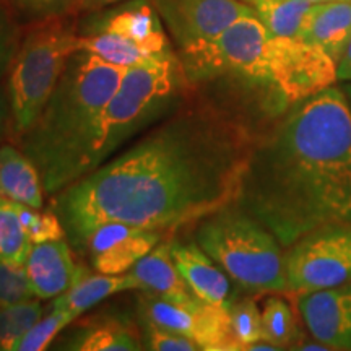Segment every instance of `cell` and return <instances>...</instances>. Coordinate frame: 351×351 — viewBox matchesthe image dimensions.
Instances as JSON below:
<instances>
[{"mask_svg": "<svg viewBox=\"0 0 351 351\" xmlns=\"http://www.w3.org/2000/svg\"><path fill=\"white\" fill-rule=\"evenodd\" d=\"M191 91L181 59L174 51L127 67L101 117L93 169L116 155L127 142L174 112Z\"/></svg>", "mask_w": 351, "mask_h": 351, "instance_id": "obj_4", "label": "cell"}, {"mask_svg": "<svg viewBox=\"0 0 351 351\" xmlns=\"http://www.w3.org/2000/svg\"><path fill=\"white\" fill-rule=\"evenodd\" d=\"M19 38L13 21L8 16L5 8L0 3V78L5 75L7 70H10L13 57L19 49Z\"/></svg>", "mask_w": 351, "mask_h": 351, "instance_id": "obj_33", "label": "cell"}, {"mask_svg": "<svg viewBox=\"0 0 351 351\" xmlns=\"http://www.w3.org/2000/svg\"><path fill=\"white\" fill-rule=\"evenodd\" d=\"M288 291L295 295L351 282V223H330L288 247Z\"/></svg>", "mask_w": 351, "mask_h": 351, "instance_id": "obj_8", "label": "cell"}, {"mask_svg": "<svg viewBox=\"0 0 351 351\" xmlns=\"http://www.w3.org/2000/svg\"><path fill=\"white\" fill-rule=\"evenodd\" d=\"M179 51L207 44L256 8L243 0H152Z\"/></svg>", "mask_w": 351, "mask_h": 351, "instance_id": "obj_11", "label": "cell"}, {"mask_svg": "<svg viewBox=\"0 0 351 351\" xmlns=\"http://www.w3.org/2000/svg\"><path fill=\"white\" fill-rule=\"evenodd\" d=\"M140 317L158 326L189 337L207 351L239 350L230 327V314L218 307L197 300L191 304H179L150 291H140Z\"/></svg>", "mask_w": 351, "mask_h": 351, "instance_id": "obj_10", "label": "cell"}, {"mask_svg": "<svg viewBox=\"0 0 351 351\" xmlns=\"http://www.w3.org/2000/svg\"><path fill=\"white\" fill-rule=\"evenodd\" d=\"M25 269L39 300H51L69 291L88 275V270L73 261L70 244L65 239L33 244Z\"/></svg>", "mask_w": 351, "mask_h": 351, "instance_id": "obj_15", "label": "cell"}, {"mask_svg": "<svg viewBox=\"0 0 351 351\" xmlns=\"http://www.w3.org/2000/svg\"><path fill=\"white\" fill-rule=\"evenodd\" d=\"M337 75H339V82H351V39L337 67Z\"/></svg>", "mask_w": 351, "mask_h": 351, "instance_id": "obj_34", "label": "cell"}, {"mask_svg": "<svg viewBox=\"0 0 351 351\" xmlns=\"http://www.w3.org/2000/svg\"><path fill=\"white\" fill-rule=\"evenodd\" d=\"M228 314H230L231 333L239 350H245L249 345L263 340L262 313L252 298L232 301Z\"/></svg>", "mask_w": 351, "mask_h": 351, "instance_id": "obj_27", "label": "cell"}, {"mask_svg": "<svg viewBox=\"0 0 351 351\" xmlns=\"http://www.w3.org/2000/svg\"><path fill=\"white\" fill-rule=\"evenodd\" d=\"M124 72L91 52L77 51L38 121L19 138L47 195L54 197L93 171L101 117Z\"/></svg>", "mask_w": 351, "mask_h": 351, "instance_id": "obj_3", "label": "cell"}, {"mask_svg": "<svg viewBox=\"0 0 351 351\" xmlns=\"http://www.w3.org/2000/svg\"><path fill=\"white\" fill-rule=\"evenodd\" d=\"M236 204L289 247L330 223H351V111L330 86L295 103L254 145Z\"/></svg>", "mask_w": 351, "mask_h": 351, "instance_id": "obj_2", "label": "cell"}, {"mask_svg": "<svg viewBox=\"0 0 351 351\" xmlns=\"http://www.w3.org/2000/svg\"><path fill=\"white\" fill-rule=\"evenodd\" d=\"M314 3L309 0H256L257 16L271 36L300 38Z\"/></svg>", "mask_w": 351, "mask_h": 351, "instance_id": "obj_22", "label": "cell"}, {"mask_svg": "<svg viewBox=\"0 0 351 351\" xmlns=\"http://www.w3.org/2000/svg\"><path fill=\"white\" fill-rule=\"evenodd\" d=\"M73 351H137L145 350L138 327L124 315H99L85 320L57 346Z\"/></svg>", "mask_w": 351, "mask_h": 351, "instance_id": "obj_17", "label": "cell"}, {"mask_svg": "<svg viewBox=\"0 0 351 351\" xmlns=\"http://www.w3.org/2000/svg\"><path fill=\"white\" fill-rule=\"evenodd\" d=\"M270 33L257 13L234 21L217 39L179 51L189 85L218 77H238L270 85L267 49Z\"/></svg>", "mask_w": 351, "mask_h": 351, "instance_id": "obj_7", "label": "cell"}, {"mask_svg": "<svg viewBox=\"0 0 351 351\" xmlns=\"http://www.w3.org/2000/svg\"><path fill=\"white\" fill-rule=\"evenodd\" d=\"M171 256L181 271L184 282L199 300L230 309L232 293L230 276L200 247L197 241H171Z\"/></svg>", "mask_w": 351, "mask_h": 351, "instance_id": "obj_16", "label": "cell"}, {"mask_svg": "<svg viewBox=\"0 0 351 351\" xmlns=\"http://www.w3.org/2000/svg\"><path fill=\"white\" fill-rule=\"evenodd\" d=\"M298 309L315 341L351 351V282L298 295Z\"/></svg>", "mask_w": 351, "mask_h": 351, "instance_id": "obj_13", "label": "cell"}, {"mask_svg": "<svg viewBox=\"0 0 351 351\" xmlns=\"http://www.w3.org/2000/svg\"><path fill=\"white\" fill-rule=\"evenodd\" d=\"M116 33L137 43L150 54H163L173 51L163 20L152 0H129L122 5L91 16L83 34Z\"/></svg>", "mask_w": 351, "mask_h": 351, "instance_id": "obj_14", "label": "cell"}, {"mask_svg": "<svg viewBox=\"0 0 351 351\" xmlns=\"http://www.w3.org/2000/svg\"><path fill=\"white\" fill-rule=\"evenodd\" d=\"M77 319L78 315L70 313V311L51 307L49 314L39 319L38 322L25 333L23 339L16 343L15 351L46 350L47 346L52 343V340Z\"/></svg>", "mask_w": 351, "mask_h": 351, "instance_id": "obj_28", "label": "cell"}, {"mask_svg": "<svg viewBox=\"0 0 351 351\" xmlns=\"http://www.w3.org/2000/svg\"><path fill=\"white\" fill-rule=\"evenodd\" d=\"M129 274L142 285L143 291H150L165 300L179 304H191L199 300L176 267L171 256V241H161L152 252L132 267Z\"/></svg>", "mask_w": 351, "mask_h": 351, "instance_id": "obj_18", "label": "cell"}, {"mask_svg": "<svg viewBox=\"0 0 351 351\" xmlns=\"http://www.w3.org/2000/svg\"><path fill=\"white\" fill-rule=\"evenodd\" d=\"M345 95H346V99H348L350 111H351V85H346V88H345Z\"/></svg>", "mask_w": 351, "mask_h": 351, "instance_id": "obj_37", "label": "cell"}, {"mask_svg": "<svg viewBox=\"0 0 351 351\" xmlns=\"http://www.w3.org/2000/svg\"><path fill=\"white\" fill-rule=\"evenodd\" d=\"M263 340L270 341L280 350L288 348L296 341L298 328L291 307L280 298H270L262 309Z\"/></svg>", "mask_w": 351, "mask_h": 351, "instance_id": "obj_26", "label": "cell"}, {"mask_svg": "<svg viewBox=\"0 0 351 351\" xmlns=\"http://www.w3.org/2000/svg\"><path fill=\"white\" fill-rule=\"evenodd\" d=\"M122 0H78L77 10H99V8L114 5Z\"/></svg>", "mask_w": 351, "mask_h": 351, "instance_id": "obj_35", "label": "cell"}, {"mask_svg": "<svg viewBox=\"0 0 351 351\" xmlns=\"http://www.w3.org/2000/svg\"><path fill=\"white\" fill-rule=\"evenodd\" d=\"M67 16L36 21L13 57L8 103L13 132L19 138L38 121L70 57L78 51L80 34Z\"/></svg>", "mask_w": 351, "mask_h": 351, "instance_id": "obj_6", "label": "cell"}, {"mask_svg": "<svg viewBox=\"0 0 351 351\" xmlns=\"http://www.w3.org/2000/svg\"><path fill=\"white\" fill-rule=\"evenodd\" d=\"M132 289H135V291H143L142 285H140L129 271L122 275L88 274L85 278H82L80 282L73 285L69 291L54 298L51 307L70 311V313L77 314L78 317H80L85 311L91 309V307L96 306L101 301H104L106 298L116 295V293L132 291Z\"/></svg>", "mask_w": 351, "mask_h": 351, "instance_id": "obj_21", "label": "cell"}, {"mask_svg": "<svg viewBox=\"0 0 351 351\" xmlns=\"http://www.w3.org/2000/svg\"><path fill=\"white\" fill-rule=\"evenodd\" d=\"M195 241L245 291H288L283 245L269 228L236 202L202 218Z\"/></svg>", "mask_w": 351, "mask_h": 351, "instance_id": "obj_5", "label": "cell"}, {"mask_svg": "<svg viewBox=\"0 0 351 351\" xmlns=\"http://www.w3.org/2000/svg\"><path fill=\"white\" fill-rule=\"evenodd\" d=\"M145 350L153 351H199L200 345L189 337L140 317Z\"/></svg>", "mask_w": 351, "mask_h": 351, "instance_id": "obj_31", "label": "cell"}, {"mask_svg": "<svg viewBox=\"0 0 351 351\" xmlns=\"http://www.w3.org/2000/svg\"><path fill=\"white\" fill-rule=\"evenodd\" d=\"M300 38L322 47L339 65L351 39V0L314 3Z\"/></svg>", "mask_w": 351, "mask_h": 351, "instance_id": "obj_19", "label": "cell"}, {"mask_svg": "<svg viewBox=\"0 0 351 351\" xmlns=\"http://www.w3.org/2000/svg\"><path fill=\"white\" fill-rule=\"evenodd\" d=\"M19 213L33 244L64 239L67 236L62 221H60L59 215L54 212V208L41 212V208H33L28 207V205L19 204Z\"/></svg>", "mask_w": 351, "mask_h": 351, "instance_id": "obj_29", "label": "cell"}, {"mask_svg": "<svg viewBox=\"0 0 351 351\" xmlns=\"http://www.w3.org/2000/svg\"><path fill=\"white\" fill-rule=\"evenodd\" d=\"M163 232L129 223H103L86 236L78 252L86 254L98 274L122 275L161 243Z\"/></svg>", "mask_w": 351, "mask_h": 351, "instance_id": "obj_12", "label": "cell"}, {"mask_svg": "<svg viewBox=\"0 0 351 351\" xmlns=\"http://www.w3.org/2000/svg\"><path fill=\"white\" fill-rule=\"evenodd\" d=\"M43 317L39 298L12 306H0V351H15L25 333Z\"/></svg>", "mask_w": 351, "mask_h": 351, "instance_id": "obj_25", "label": "cell"}, {"mask_svg": "<svg viewBox=\"0 0 351 351\" xmlns=\"http://www.w3.org/2000/svg\"><path fill=\"white\" fill-rule=\"evenodd\" d=\"M32 245L20 218L19 204L0 197V258L15 265H25Z\"/></svg>", "mask_w": 351, "mask_h": 351, "instance_id": "obj_24", "label": "cell"}, {"mask_svg": "<svg viewBox=\"0 0 351 351\" xmlns=\"http://www.w3.org/2000/svg\"><path fill=\"white\" fill-rule=\"evenodd\" d=\"M8 109H10V103L3 95V91L0 90V140L3 137V132L7 127V117H8Z\"/></svg>", "mask_w": 351, "mask_h": 351, "instance_id": "obj_36", "label": "cell"}, {"mask_svg": "<svg viewBox=\"0 0 351 351\" xmlns=\"http://www.w3.org/2000/svg\"><path fill=\"white\" fill-rule=\"evenodd\" d=\"M243 2H247V3H251V5H254V2H256V0H243Z\"/></svg>", "mask_w": 351, "mask_h": 351, "instance_id": "obj_39", "label": "cell"}, {"mask_svg": "<svg viewBox=\"0 0 351 351\" xmlns=\"http://www.w3.org/2000/svg\"><path fill=\"white\" fill-rule=\"evenodd\" d=\"M44 187L41 174L32 160L12 145L0 147V197L43 208Z\"/></svg>", "mask_w": 351, "mask_h": 351, "instance_id": "obj_20", "label": "cell"}, {"mask_svg": "<svg viewBox=\"0 0 351 351\" xmlns=\"http://www.w3.org/2000/svg\"><path fill=\"white\" fill-rule=\"evenodd\" d=\"M21 19L43 21L56 16H67L77 12L78 0H3Z\"/></svg>", "mask_w": 351, "mask_h": 351, "instance_id": "obj_32", "label": "cell"}, {"mask_svg": "<svg viewBox=\"0 0 351 351\" xmlns=\"http://www.w3.org/2000/svg\"><path fill=\"white\" fill-rule=\"evenodd\" d=\"M267 65L270 85L285 103H300L339 82L335 60L322 47L301 38L270 34Z\"/></svg>", "mask_w": 351, "mask_h": 351, "instance_id": "obj_9", "label": "cell"}, {"mask_svg": "<svg viewBox=\"0 0 351 351\" xmlns=\"http://www.w3.org/2000/svg\"><path fill=\"white\" fill-rule=\"evenodd\" d=\"M252 147L243 124L189 95L142 138L52 197V208L77 251L109 221L176 230L236 200Z\"/></svg>", "mask_w": 351, "mask_h": 351, "instance_id": "obj_1", "label": "cell"}, {"mask_svg": "<svg viewBox=\"0 0 351 351\" xmlns=\"http://www.w3.org/2000/svg\"><path fill=\"white\" fill-rule=\"evenodd\" d=\"M34 298L36 295L25 265H15L0 258V306L19 304Z\"/></svg>", "mask_w": 351, "mask_h": 351, "instance_id": "obj_30", "label": "cell"}, {"mask_svg": "<svg viewBox=\"0 0 351 351\" xmlns=\"http://www.w3.org/2000/svg\"><path fill=\"white\" fill-rule=\"evenodd\" d=\"M313 3H324V2H335V0H309Z\"/></svg>", "mask_w": 351, "mask_h": 351, "instance_id": "obj_38", "label": "cell"}, {"mask_svg": "<svg viewBox=\"0 0 351 351\" xmlns=\"http://www.w3.org/2000/svg\"><path fill=\"white\" fill-rule=\"evenodd\" d=\"M78 51L91 52V54L101 57L106 62L119 65V67L124 69L143 64L155 57V54H150L142 46H138L137 43L130 41L129 38L108 32L80 34Z\"/></svg>", "mask_w": 351, "mask_h": 351, "instance_id": "obj_23", "label": "cell"}]
</instances>
